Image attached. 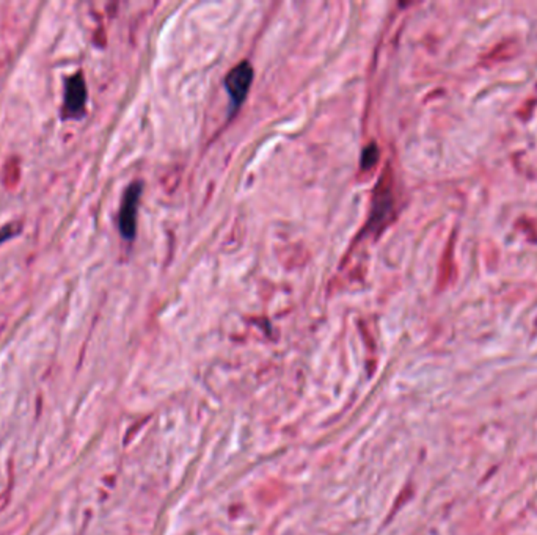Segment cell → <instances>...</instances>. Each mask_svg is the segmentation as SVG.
Returning <instances> with one entry per match:
<instances>
[{"mask_svg": "<svg viewBox=\"0 0 537 535\" xmlns=\"http://www.w3.org/2000/svg\"><path fill=\"white\" fill-rule=\"evenodd\" d=\"M141 184L134 182L126 188L121 207H119L118 226L119 233L124 239H134L137 229V209H139V201L141 197Z\"/></svg>", "mask_w": 537, "mask_h": 535, "instance_id": "obj_1", "label": "cell"}, {"mask_svg": "<svg viewBox=\"0 0 537 535\" xmlns=\"http://www.w3.org/2000/svg\"><path fill=\"white\" fill-rule=\"evenodd\" d=\"M251 82H253V66L248 61H241L228 72L225 79V88L228 95H230L234 108L242 106V102L248 95Z\"/></svg>", "mask_w": 537, "mask_h": 535, "instance_id": "obj_2", "label": "cell"}, {"mask_svg": "<svg viewBox=\"0 0 537 535\" xmlns=\"http://www.w3.org/2000/svg\"><path fill=\"white\" fill-rule=\"evenodd\" d=\"M87 84L81 72L74 74L65 84V102L63 113L65 118H81L87 104Z\"/></svg>", "mask_w": 537, "mask_h": 535, "instance_id": "obj_3", "label": "cell"}, {"mask_svg": "<svg viewBox=\"0 0 537 535\" xmlns=\"http://www.w3.org/2000/svg\"><path fill=\"white\" fill-rule=\"evenodd\" d=\"M377 157H379V149H377L375 145H371L368 146L367 149L363 151V157H362V164L364 168H368V166H373L375 164Z\"/></svg>", "mask_w": 537, "mask_h": 535, "instance_id": "obj_4", "label": "cell"}, {"mask_svg": "<svg viewBox=\"0 0 537 535\" xmlns=\"http://www.w3.org/2000/svg\"><path fill=\"white\" fill-rule=\"evenodd\" d=\"M18 233H19L18 224H7V226H3L2 229H0V244L7 242L8 239H11L13 235H16Z\"/></svg>", "mask_w": 537, "mask_h": 535, "instance_id": "obj_5", "label": "cell"}]
</instances>
